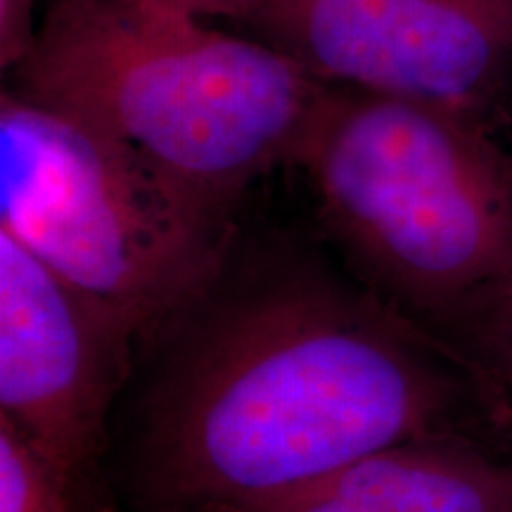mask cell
Segmentation results:
<instances>
[{
	"instance_id": "1",
	"label": "cell",
	"mask_w": 512,
	"mask_h": 512,
	"mask_svg": "<svg viewBox=\"0 0 512 512\" xmlns=\"http://www.w3.org/2000/svg\"><path fill=\"white\" fill-rule=\"evenodd\" d=\"M145 399L157 512L256 501L368 456L508 422L470 366L377 294L311 268L219 285L174 325Z\"/></svg>"
},
{
	"instance_id": "2",
	"label": "cell",
	"mask_w": 512,
	"mask_h": 512,
	"mask_svg": "<svg viewBox=\"0 0 512 512\" xmlns=\"http://www.w3.org/2000/svg\"><path fill=\"white\" fill-rule=\"evenodd\" d=\"M12 88L74 114L230 219L297 162L330 86L268 41L140 0H57Z\"/></svg>"
},
{
	"instance_id": "3",
	"label": "cell",
	"mask_w": 512,
	"mask_h": 512,
	"mask_svg": "<svg viewBox=\"0 0 512 512\" xmlns=\"http://www.w3.org/2000/svg\"><path fill=\"white\" fill-rule=\"evenodd\" d=\"M294 164L377 297L446 347L512 280V152L482 121L330 86Z\"/></svg>"
},
{
	"instance_id": "4",
	"label": "cell",
	"mask_w": 512,
	"mask_h": 512,
	"mask_svg": "<svg viewBox=\"0 0 512 512\" xmlns=\"http://www.w3.org/2000/svg\"><path fill=\"white\" fill-rule=\"evenodd\" d=\"M0 230L124 320L174 328L219 285L230 219L100 128L5 88Z\"/></svg>"
},
{
	"instance_id": "5",
	"label": "cell",
	"mask_w": 512,
	"mask_h": 512,
	"mask_svg": "<svg viewBox=\"0 0 512 512\" xmlns=\"http://www.w3.org/2000/svg\"><path fill=\"white\" fill-rule=\"evenodd\" d=\"M254 24L325 86L491 128L512 105V0H285Z\"/></svg>"
},
{
	"instance_id": "6",
	"label": "cell",
	"mask_w": 512,
	"mask_h": 512,
	"mask_svg": "<svg viewBox=\"0 0 512 512\" xmlns=\"http://www.w3.org/2000/svg\"><path fill=\"white\" fill-rule=\"evenodd\" d=\"M136 339L0 230V420L83 489Z\"/></svg>"
},
{
	"instance_id": "7",
	"label": "cell",
	"mask_w": 512,
	"mask_h": 512,
	"mask_svg": "<svg viewBox=\"0 0 512 512\" xmlns=\"http://www.w3.org/2000/svg\"><path fill=\"white\" fill-rule=\"evenodd\" d=\"M209 512H512V451L465 434L403 441L280 494Z\"/></svg>"
},
{
	"instance_id": "8",
	"label": "cell",
	"mask_w": 512,
	"mask_h": 512,
	"mask_svg": "<svg viewBox=\"0 0 512 512\" xmlns=\"http://www.w3.org/2000/svg\"><path fill=\"white\" fill-rule=\"evenodd\" d=\"M0 512H88L86 489L0 420Z\"/></svg>"
},
{
	"instance_id": "9",
	"label": "cell",
	"mask_w": 512,
	"mask_h": 512,
	"mask_svg": "<svg viewBox=\"0 0 512 512\" xmlns=\"http://www.w3.org/2000/svg\"><path fill=\"white\" fill-rule=\"evenodd\" d=\"M448 349L472 368L512 422V280L477 304L458 325Z\"/></svg>"
},
{
	"instance_id": "10",
	"label": "cell",
	"mask_w": 512,
	"mask_h": 512,
	"mask_svg": "<svg viewBox=\"0 0 512 512\" xmlns=\"http://www.w3.org/2000/svg\"><path fill=\"white\" fill-rule=\"evenodd\" d=\"M140 3L174 12V15L202 19V22H207L211 17H233L259 22L268 12L280 8L285 0H140Z\"/></svg>"
},
{
	"instance_id": "11",
	"label": "cell",
	"mask_w": 512,
	"mask_h": 512,
	"mask_svg": "<svg viewBox=\"0 0 512 512\" xmlns=\"http://www.w3.org/2000/svg\"><path fill=\"white\" fill-rule=\"evenodd\" d=\"M31 5L34 0H0V64L5 72L27 55L36 36Z\"/></svg>"
},
{
	"instance_id": "12",
	"label": "cell",
	"mask_w": 512,
	"mask_h": 512,
	"mask_svg": "<svg viewBox=\"0 0 512 512\" xmlns=\"http://www.w3.org/2000/svg\"><path fill=\"white\" fill-rule=\"evenodd\" d=\"M508 441H510V448H512V422H510V434H508Z\"/></svg>"
}]
</instances>
